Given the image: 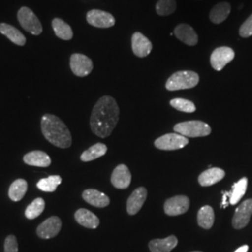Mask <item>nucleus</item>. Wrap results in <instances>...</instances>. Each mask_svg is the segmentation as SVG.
Segmentation results:
<instances>
[{
    "instance_id": "1",
    "label": "nucleus",
    "mask_w": 252,
    "mask_h": 252,
    "mask_svg": "<svg viewBox=\"0 0 252 252\" xmlns=\"http://www.w3.org/2000/svg\"><path fill=\"white\" fill-rule=\"evenodd\" d=\"M120 108L116 100L109 95L101 97L93 108L90 118L91 129L94 135L106 138L117 126Z\"/></svg>"
},
{
    "instance_id": "2",
    "label": "nucleus",
    "mask_w": 252,
    "mask_h": 252,
    "mask_svg": "<svg viewBox=\"0 0 252 252\" xmlns=\"http://www.w3.org/2000/svg\"><path fill=\"white\" fill-rule=\"evenodd\" d=\"M41 131L46 139L52 144L66 149L72 143V136L68 128L61 119L53 115L45 114L41 119Z\"/></svg>"
},
{
    "instance_id": "3",
    "label": "nucleus",
    "mask_w": 252,
    "mask_h": 252,
    "mask_svg": "<svg viewBox=\"0 0 252 252\" xmlns=\"http://www.w3.org/2000/svg\"><path fill=\"white\" fill-rule=\"evenodd\" d=\"M199 82L197 73L193 71H178L174 73L166 81L165 87L168 91L185 90L195 87Z\"/></svg>"
},
{
    "instance_id": "4",
    "label": "nucleus",
    "mask_w": 252,
    "mask_h": 252,
    "mask_svg": "<svg viewBox=\"0 0 252 252\" xmlns=\"http://www.w3.org/2000/svg\"><path fill=\"white\" fill-rule=\"evenodd\" d=\"M175 133L185 137H203L210 135L211 128L202 121L183 122L174 126Z\"/></svg>"
},
{
    "instance_id": "5",
    "label": "nucleus",
    "mask_w": 252,
    "mask_h": 252,
    "mask_svg": "<svg viewBox=\"0 0 252 252\" xmlns=\"http://www.w3.org/2000/svg\"><path fill=\"white\" fill-rule=\"evenodd\" d=\"M21 27L34 36H38L42 32V26L36 14L27 7H22L17 14Z\"/></svg>"
},
{
    "instance_id": "6",
    "label": "nucleus",
    "mask_w": 252,
    "mask_h": 252,
    "mask_svg": "<svg viewBox=\"0 0 252 252\" xmlns=\"http://www.w3.org/2000/svg\"><path fill=\"white\" fill-rule=\"evenodd\" d=\"M188 144V138L178 133L162 135L154 142L155 147L162 151H176L186 147Z\"/></svg>"
},
{
    "instance_id": "7",
    "label": "nucleus",
    "mask_w": 252,
    "mask_h": 252,
    "mask_svg": "<svg viewBox=\"0 0 252 252\" xmlns=\"http://www.w3.org/2000/svg\"><path fill=\"white\" fill-rule=\"evenodd\" d=\"M234 58V50L230 47L222 46L213 51L210 56V63L215 70L220 71L225 67L227 63L232 62Z\"/></svg>"
},
{
    "instance_id": "8",
    "label": "nucleus",
    "mask_w": 252,
    "mask_h": 252,
    "mask_svg": "<svg viewBox=\"0 0 252 252\" xmlns=\"http://www.w3.org/2000/svg\"><path fill=\"white\" fill-rule=\"evenodd\" d=\"M70 68L78 77L88 76L93 68L94 63L89 57L81 54H73L70 57Z\"/></svg>"
},
{
    "instance_id": "9",
    "label": "nucleus",
    "mask_w": 252,
    "mask_h": 252,
    "mask_svg": "<svg viewBox=\"0 0 252 252\" xmlns=\"http://www.w3.org/2000/svg\"><path fill=\"white\" fill-rule=\"evenodd\" d=\"M252 215V199H248L241 203L236 208L233 217V227L234 229H243L249 224Z\"/></svg>"
},
{
    "instance_id": "10",
    "label": "nucleus",
    "mask_w": 252,
    "mask_h": 252,
    "mask_svg": "<svg viewBox=\"0 0 252 252\" xmlns=\"http://www.w3.org/2000/svg\"><path fill=\"white\" fill-rule=\"evenodd\" d=\"M164 212L168 216H178L188 211L189 199L185 195H178L167 199L164 203Z\"/></svg>"
},
{
    "instance_id": "11",
    "label": "nucleus",
    "mask_w": 252,
    "mask_h": 252,
    "mask_svg": "<svg viewBox=\"0 0 252 252\" xmlns=\"http://www.w3.org/2000/svg\"><path fill=\"white\" fill-rule=\"evenodd\" d=\"M86 20L91 26L97 28H109L115 25V18L113 15L100 9H92L88 11Z\"/></svg>"
},
{
    "instance_id": "12",
    "label": "nucleus",
    "mask_w": 252,
    "mask_h": 252,
    "mask_svg": "<svg viewBox=\"0 0 252 252\" xmlns=\"http://www.w3.org/2000/svg\"><path fill=\"white\" fill-rule=\"evenodd\" d=\"M62 228V221L60 218L50 217L44 220L36 229V234L42 239H50L59 234Z\"/></svg>"
},
{
    "instance_id": "13",
    "label": "nucleus",
    "mask_w": 252,
    "mask_h": 252,
    "mask_svg": "<svg viewBox=\"0 0 252 252\" xmlns=\"http://www.w3.org/2000/svg\"><path fill=\"white\" fill-rule=\"evenodd\" d=\"M248 188V179L242 178L241 180H238L236 183H234L232 187L231 191H223V198H222V205L221 207H228L227 198H229V204L230 205H236L247 191Z\"/></svg>"
},
{
    "instance_id": "14",
    "label": "nucleus",
    "mask_w": 252,
    "mask_h": 252,
    "mask_svg": "<svg viewBox=\"0 0 252 252\" xmlns=\"http://www.w3.org/2000/svg\"><path fill=\"white\" fill-rule=\"evenodd\" d=\"M132 49L135 56L143 58L151 54L153 44L147 36L140 32H135L132 36Z\"/></svg>"
},
{
    "instance_id": "15",
    "label": "nucleus",
    "mask_w": 252,
    "mask_h": 252,
    "mask_svg": "<svg viewBox=\"0 0 252 252\" xmlns=\"http://www.w3.org/2000/svg\"><path fill=\"white\" fill-rule=\"evenodd\" d=\"M132 175L126 164H120L113 170L111 175V183L117 189H126L130 186Z\"/></svg>"
},
{
    "instance_id": "16",
    "label": "nucleus",
    "mask_w": 252,
    "mask_h": 252,
    "mask_svg": "<svg viewBox=\"0 0 252 252\" xmlns=\"http://www.w3.org/2000/svg\"><path fill=\"white\" fill-rule=\"evenodd\" d=\"M148 191L144 187H139L135 189L130 197L127 200V212L129 215H135L143 207L147 199Z\"/></svg>"
},
{
    "instance_id": "17",
    "label": "nucleus",
    "mask_w": 252,
    "mask_h": 252,
    "mask_svg": "<svg viewBox=\"0 0 252 252\" xmlns=\"http://www.w3.org/2000/svg\"><path fill=\"white\" fill-rule=\"evenodd\" d=\"M174 34L181 42L188 46H195L198 43V36L194 29L187 24H180L175 28Z\"/></svg>"
},
{
    "instance_id": "18",
    "label": "nucleus",
    "mask_w": 252,
    "mask_h": 252,
    "mask_svg": "<svg viewBox=\"0 0 252 252\" xmlns=\"http://www.w3.org/2000/svg\"><path fill=\"white\" fill-rule=\"evenodd\" d=\"M82 198L91 206L95 207H108L110 203L108 195L94 189H85L82 192Z\"/></svg>"
},
{
    "instance_id": "19",
    "label": "nucleus",
    "mask_w": 252,
    "mask_h": 252,
    "mask_svg": "<svg viewBox=\"0 0 252 252\" xmlns=\"http://www.w3.org/2000/svg\"><path fill=\"white\" fill-rule=\"evenodd\" d=\"M224 177H225L224 170L218 167H212L201 173V175L199 176L198 182L202 187H208L216 184Z\"/></svg>"
},
{
    "instance_id": "20",
    "label": "nucleus",
    "mask_w": 252,
    "mask_h": 252,
    "mask_svg": "<svg viewBox=\"0 0 252 252\" xmlns=\"http://www.w3.org/2000/svg\"><path fill=\"white\" fill-rule=\"evenodd\" d=\"M75 220L79 224L89 229H95L99 226L98 217L85 208H80L76 211Z\"/></svg>"
},
{
    "instance_id": "21",
    "label": "nucleus",
    "mask_w": 252,
    "mask_h": 252,
    "mask_svg": "<svg viewBox=\"0 0 252 252\" xmlns=\"http://www.w3.org/2000/svg\"><path fill=\"white\" fill-rule=\"evenodd\" d=\"M24 162L28 165L38 166V167H48L51 165L52 160L50 156L41 151H34L27 153L24 156Z\"/></svg>"
},
{
    "instance_id": "22",
    "label": "nucleus",
    "mask_w": 252,
    "mask_h": 252,
    "mask_svg": "<svg viewBox=\"0 0 252 252\" xmlns=\"http://www.w3.org/2000/svg\"><path fill=\"white\" fill-rule=\"evenodd\" d=\"M178 245V238L175 235H170L163 239H153L149 243V248L152 252H170Z\"/></svg>"
},
{
    "instance_id": "23",
    "label": "nucleus",
    "mask_w": 252,
    "mask_h": 252,
    "mask_svg": "<svg viewBox=\"0 0 252 252\" xmlns=\"http://www.w3.org/2000/svg\"><path fill=\"white\" fill-rule=\"evenodd\" d=\"M231 12V5L228 2H220L215 5L209 13V19L213 24H221Z\"/></svg>"
},
{
    "instance_id": "24",
    "label": "nucleus",
    "mask_w": 252,
    "mask_h": 252,
    "mask_svg": "<svg viewBox=\"0 0 252 252\" xmlns=\"http://www.w3.org/2000/svg\"><path fill=\"white\" fill-rule=\"evenodd\" d=\"M0 33L7 36L11 42L18 46H24L27 43V38L17 28L10 25L2 23L0 24Z\"/></svg>"
},
{
    "instance_id": "25",
    "label": "nucleus",
    "mask_w": 252,
    "mask_h": 252,
    "mask_svg": "<svg viewBox=\"0 0 252 252\" xmlns=\"http://www.w3.org/2000/svg\"><path fill=\"white\" fill-rule=\"evenodd\" d=\"M52 26L57 37L63 40H70L72 38L73 31L71 27L62 19H54L52 22Z\"/></svg>"
},
{
    "instance_id": "26",
    "label": "nucleus",
    "mask_w": 252,
    "mask_h": 252,
    "mask_svg": "<svg viewBox=\"0 0 252 252\" xmlns=\"http://www.w3.org/2000/svg\"><path fill=\"white\" fill-rule=\"evenodd\" d=\"M215 220L214 210L210 206H205L201 207L197 214V222L199 226L204 229H210Z\"/></svg>"
},
{
    "instance_id": "27",
    "label": "nucleus",
    "mask_w": 252,
    "mask_h": 252,
    "mask_svg": "<svg viewBox=\"0 0 252 252\" xmlns=\"http://www.w3.org/2000/svg\"><path fill=\"white\" fill-rule=\"evenodd\" d=\"M27 180L23 179L14 180L9 189V197L13 202H18L24 198L27 191Z\"/></svg>"
},
{
    "instance_id": "28",
    "label": "nucleus",
    "mask_w": 252,
    "mask_h": 252,
    "mask_svg": "<svg viewBox=\"0 0 252 252\" xmlns=\"http://www.w3.org/2000/svg\"><path fill=\"white\" fill-rule=\"evenodd\" d=\"M108 151V147L103 143H96L92 146L88 150L83 152L81 156L82 162H91L97 158L104 156Z\"/></svg>"
},
{
    "instance_id": "29",
    "label": "nucleus",
    "mask_w": 252,
    "mask_h": 252,
    "mask_svg": "<svg viewBox=\"0 0 252 252\" xmlns=\"http://www.w3.org/2000/svg\"><path fill=\"white\" fill-rule=\"evenodd\" d=\"M62 178L58 175L50 176L46 179H42L36 183V187L40 190H43L46 192H53L56 190L57 187L61 184Z\"/></svg>"
},
{
    "instance_id": "30",
    "label": "nucleus",
    "mask_w": 252,
    "mask_h": 252,
    "mask_svg": "<svg viewBox=\"0 0 252 252\" xmlns=\"http://www.w3.org/2000/svg\"><path fill=\"white\" fill-rule=\"evenodd\" d=\"M45 208V201L40 197L35 199L26 209L25 215L28 220H34L42 214Z\"/></svg>"
},
{
    "instance_id": "31",
    "label": "nucleus",
    "mask_w": 252,
    "mask_h": 252,
    "mask_svg": "<svg viewBox=\"0 0 252 252\" xmlns=\"http://www.w3.org/2000/svg\"><path fill=\"white\" fill-rule=\"evenodd\" d=\"M177 9L176 0H159L156 4V12L161 16H168Z\"/></svg>"
},
{
    "instance_id": "32",
    "label": "nucleus",
    "mask_w": 252,
    "mask_h": 252,
    "mask_svg": "<svg viewBox=\"0 0 252 252\" xmlns=\"http://www.w3.org/2000/svg\"><path fill=\"white\" fill-rule=\"evenodd\" d=\"M170 105L177 110L186 113H192L196 110L195 105L191 101L183 98H174L170 101Z\"/></svg>"
},
{
    "instance_id": "33",
    "label": "nucleus",
    "mask_w": 252,
    "mask_h": 252,
    "mask_svg": "<svg viewBox=\"0 0 252 252\" xmlns=\"http://www.w3.org/2000/svg\"><path fill=\"white\" fill-rule=\"evenodd\" d=\"M5 252H18V242L14 235L10 234L7 236L4 243Z\"/></svg>"
},
{
    "instance_id": "34",
    "label": "nucleus",
    "mask_w": 252,
    "mask_h": 252,
    "mask_svg": "<svg viewBox=\"0 0 252 252\" xmlns=\"http://www.w3.org/2000/svg\"><path fill=\"white\" fill-rule=\"evenodd\" d=\"M239 35L242 37H250L252 36V14L244 22L239 29Z\"/></svg>"
},
{
    "instance_id": "35",
    "label": "nucleus",
    "mask_w": 252,
    "mask_h": 252,
    "mask_svg": "<svg viewBox=\"0 0 252 252\" xmlns=\"http://www.w3.org/2000/svg\"><path fill=\"white\" fill-rule=\"evenodd\" d=\"M249 251V246L248 245H244L242 247L238 248L234 252H248Z\"/></svg>"
},
{
    "instance_id": "36",
    "label": "nucleus",
    "mask_w": 252,
    "mask_h": 252,
    "mask_svg": "<svg viewBox=\"0 0 252 252\" xmlns=\"http://www.w3.org/2000/svg\"></svg>"
}]
</instances>
